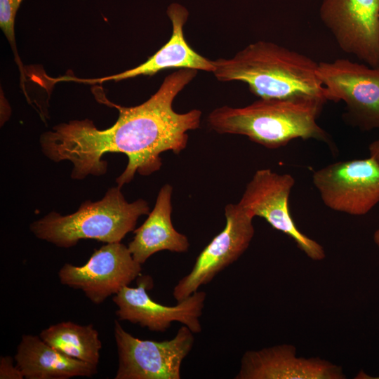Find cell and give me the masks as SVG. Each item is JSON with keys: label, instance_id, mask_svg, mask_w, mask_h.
<instances>
[{"label": "cell", "instance_id": "cell-1", "mask_svg": "<svg viewBox=\"0 0 379 379\" xmlns=\"http://www.w3.org/2000/svg\"><path fill=\"white\" fill-rule=\"evenodd\" d=\"M193 69H178L166 76L159 89L147 100L133 107L107 102L119 111L117 121L100 130L89 119L61 123L41 135L43 154L54 162L70 161L71 178L83 180L88 175L105 174L107 153H122L128 164L116 182L121 187L135 173L149 175L162 166L161 154H179L187 145L189 131L199 128L202 112L193 109L176 112L173 101L197 74Z\"/></svg>", "mask_w": 379, "mask_h": 379}, {"label": "cell", "instance_id": "cell-2", "mask_svg": "<svg viewBox=\"0 0 379 379\" xmlns=\"http://www.w3.org/2000/svg\"><path fill=\"white\" fill-rule=\"evenodd\" d=\"M220 81H241L259 98L326 103V91L311 58L266 41L251 43L230 58L213 60Z\"/></svg>", "mask_w": 379, "mask_h": 379}, {"label": "cell", "instance_id": "cell-3", "mask_svg": "<svg viewBox=\"0 0 379 379\" xmlns=\"http://www.w3.org/2000/svg\"><path fill=\"white\" fill-rule=\"evenodd\" d=\"M324 104L312 100L259 98L243 107H218L209 113L207 122L218 133L245 135L269 149L298 138L330 145L329 135L317 124Z\"/></svg>", "mask_w": 379, "mask_h": 379}, {"label": "cell", "instance_id": "cell-4", "mask_svg": "<svg viewBox=\"0 0 379 379\" xmlns=\"http://www.w3.org/2000/svg\"><path fill=\"white\" fill-rule=\"evenodd\" d=\"M149 213L145 200L128 202L117 185L108 189L100 200H86L77 211L66 215L51 211L32 222L29 228L38 239L60 248H71L84 239L121 242L135 230L139 218Z\"/></svg>", "mask_w": 379, "mask_h": 379}, {"label": "cell", "instance_id": "cell-5", "mask_svg": "<svg viewBox=\"0 0 379 379\" xmlns=\"http://www.w3.org/2000/svg\"><path fill=\"white\" fill-rule=\"evenodd\" d=\"M119 366L115 379H180V367L191 351L194 333L183 325L171 340L154 341L134 337L114 321Z\"/></svg>", "mask_w": 379, "mask_h": 379}, {"label": "cell", "instance_id": "cell-6", "mask_svg": "<svg viewBox=\"0 0 379 379\" xmlns=\"http://www.w3.org/2000/svg\"><path fill=\"white\" fill-rule=\"evenodd\" d=\"M327 100L343 101L347 118L364 131L379 128V67L338 58L318 62Z\"/></svg>", "mask_w": 379, "mask_h": 379}, {"label": "cell", "instance_id": "cell-7", "mask_svg": "<svg viewBox=\"0 0 379 379\" xmlns=\"http://www.w3.org/2000/svg\"><path fill=\"white\" fill-rule=\"evenodd\" d=\"M312 182L323 203L335 211L363 215L379 202V166L371 157L323 167Z\"/></svg>", "mask_w": 379, "mask_h": 379}, {"label": "cell", "instance_id": "cell-8", "mask_svg": "<svg viewBox=\"0 0 379 379\" xmlns=\"http://www.w3.org/2000/svg\"><path fill=\"white\" fill-rule=\"evenodd\" d=\"M295 180L288 173L279 174L269 168L255 171L237 203L253 218H264L273 228L291 237L310 259L321 260L325 251L315 240L301 232L288 209V198Z\"/></svg>", "mask_w": 379, "mask_h": 379}, {"label": "cell", "instance_id": "cell-9", "mask_svg": "<svg viewBox=\"0 0 379 379\" xmlns=\"http://www.w3.org/2000/svg\"><path fill=\"white\" fill-rule=\"evenodd\" d=\"M224 229L202 250L191 271L175 285L173 295L183 300L213 280L225 267L235 262L248 248L254 235L251 216L238 204L225 208Z\"/></svg>", "mask_w": 379, "mask_h": 379}, {"label": "cell", "instance_id": "cell-10", "mask_svg": "<svg viewBox=\"0 0 379 379\" xmlns=\"http://www.w3.org/2000/svg\"><path fill=\"white\" fill-rule=\"evenodd\" d=\"M141 265L128 246L108 243L95 251L82 266L64 264L58 277L62 284L81 290L93 303L99 305L136 279Z\"/></svg>", "mask_w": 379, "mask_h": 379}, {"label": "cell", "instance_id": "cell-11", "mask_svg": "<svg viewBox=\"0 0 379 379\" xmlns=\"http://www.w3.org/2000/svg\"><path fill=\"white\" fill-rule=\"evenodd\" d=\"M319 15L343 51L379 67V0H323Z\"/></svg>", "mask_w": 379, "mask_h": 379}, {"label": "cell", "instance_id": "cell-12", "mask_svg": "<svg viewBox=\"0 0 379 379\" xmlns=\"http://www.w3.org/2000/svg\"><path fill=\"white\" fill-rule=\"evenodd\" d=\"M138 281L137 287L124 286L113 297L119 320L138 324L154 332L166 331L174 321L187 326L194 333L201 331L204 291L198 290L175 305L168 306L154 301L147 294V289L153 286L149 276L141 277Z\"/></svg>", "mask_w": 379, "mask_h": 379}, {"label": "cell", "instance_id": "cell-13", "mask_svg": "<svg viewBox=\"0 0 379 379\" xmlns=\"http://www.w3.org/2000/svg\"><path fill=\"white\" fill-rule=\"evenodd\" d=\"M341 366L319 358L298 357L281 344L246 352L235 379H344Z\"/></svg>", "mask_w": 379, "mask_h": 379}, {"label": "cell", "instance_id": "cell-14", "mask_svg": "<svg viewBox=\"0 0 379 379\" xmlns=\"http://www.w3.org/2000/svg\"><path fill=\"white\" fill-rule=\"evenodd\" d=\"M172 24L170 39L158 51L138 66L121 73L99 79H78L63 77V81H74L85 84L102 83L107 81H118L138 76H153L160 71L175 69H193L213 72V60L201 55L193 50L184 36V26L189 12L185 7L171 4L166 10Z\"/></svg>", "mask_w": 379, "mask_h": 379}, {"label": "cell", "instance_id": "cell-15", "mask_svg": "<svg viewBox=\"0 0 379 379\" xmlns=\"http://www.w3.org/2000/svg\"><path fill=\"white\" fill-rule=\"evenodd\" d=\"M172 194L173 187L170 184L164 185L147 218L134 230L135 236L128 247L140 265L159 251L185 253L190 248L187 237L178 232L171 221Z\"/></svg>", "mask_w": 379, "mask_h": 379}, {"label": "cell", "instance_id": "cell-16", "mask_svg": "<svg viewBox=\"0 0 379 379\" xmlns=\"http://www.w3.org/2000/svg\"><path fill=\"white\" fill-rule=\"evenodd\" d=\"M14 359L26 379L92 377L98 372L97 366L68 357L33 335L22 336Z\"/></svg>", "mask_w": 379, "mask_h": 379}, {"label": "cell", "instance_id": "cell-17", "mask_svg": "<svg viewBox=\"0 0 379 379\" xmlns=\"http://www.w3.org/2000/svg\"><path fill=\"white\" fill-rule=\"evenodd\" d=\"M40 338L64 354L98 366L102 343L93 324L62 321L41 331Z\"/></svg>", "mask_w": 379, "mask_h": 379}, {"label": "cell", "instance_id": "cell-18", "mask_svg": "<svg viewBox=\"0 0 379 379\" xmlns=\"http://www.w3.org/2000/svg\"><path fill=\"white\" fill-rule=\"evenodd\" d=\"M22 0H0V27L6 36L15 55V59L21 73L22 86L24 88L25 77L20 58L18 56L15 39L14 24L16 13Z\"/></svg>", "mask_w": 379, "mask_h": 379}, {"label": "cell", "instance_id": "cell-19", "mask_svg": "<svg viewBox=\"0 0 379 379\" xmlns=\"http://www.w3.org/2000/svg\"><path fill=\"white\" fill-rule=\"evenodd\" d=\"M0 378L22 379L25 377L18 367L13 365V359L9 356H6L1 357L0 359Z\"/></svg>", "mask_w": 379, "mask_h": 379}, {"label": "cell", "instance_id": "cell-20", "mask_svg": "<svg viewBox=\"0 0 379 379\" xmlns=\"http://www.w3.org/2000/svg\"><path fill=\"white\" fill-rule=\"evenodd\" d=\"M370 157H372L379 166V138L369 145Z\"/></svg>", "mask_w": 379, "mask_h": 379}, {"label": "cell", "instance_id": "cell-21", "mask_svg": "<svg viewBox=\"0 0 379 379\" xmlns=\"http://www.w3.org/2000/svg\"><path fill=\"white\" fill-rule=\"evenodd\" d=\"M358 377H356V378H363V379H379V376L378 377H371L366 374H365L363 372H361L358 375Z\"/></svg>", "mask_w": 379, "mask_h": 379}, {"label": "cell", "instance_id": "cell-22", "mask_svg": "<svg viewBox=\"0 0 379 379\" xmlns=\"http://www.w3.org/2000/svg\"><path fill=\"white\" fill-rule=\"evenodd\" d=\"M373 241L379 248V228L373 234Z\"/></svg>", "mask_w": 379, "mask_h": 379}]
</instances>
